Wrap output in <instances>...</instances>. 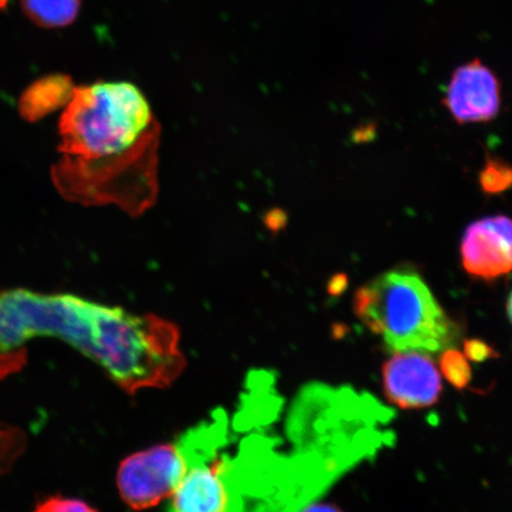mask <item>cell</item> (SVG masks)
Masks as SVG:
<instances>
[{"label": "cell", "mask_w": 512, "mask_h": 512, "mask_svg": "<svg viewBox=\"0 0 512 512\" xmlns=\"http://www.w3.org/2000/svg\"><path fill=\"white\" fill-rule=\"evenodd\" d=\"M32 512H98L91 505L75 498L61 496L50 497L46 501L37 504Z\"/></svg>", "instance_id": "12"}, {"label": "cell", "mask_w": 512, "mask_h": 512, "mask_svg": "<svg viewBox=\"0 0 512 512\" xmlns=\"http://www.w3.org/2000/svg\"><path fill=\"white\" fill-rule=\"evenodd\" d=\"M233 413L219 408L176 446L183 471L168 512H302L382 448L360 402L312 383L286 408L273 374H251Z\"/></svg>", "instance_id": "1"}, {"label": "cell", "mask_w": 512, "mask_h": 512, "mask_svg": "<svg viewBox=\"0 0 512 512\" xmlns=\"http://www.w3.org/2000/svg\"><path fill=\"white\" fill-rule=\"evenodd\" d=\"M25 15L38 27H68L79 16L81 0H21Z\"/></svg>", "instance_id": "8"}, {"label": "cell", "mask_w": 512, "mask_h": 512, "mask_svg": "<svg viewBox=\"0 0 512 512\" xmlns=\"http://www.w3.org/2000/svg\"><path fill=\"white\" fill-rule=\"evenodd\" d=\"M182 471L176 444L159 445L133 454L119 467L120 496L133 510L156 507L174 494Z\"/></svg>", "instance_id": "4"}, {"label": "cell", "mask_w": 512, "mask_h": 512, "mask_svg": "<svg viewBox=\"0 0 512 512\" xmlns=\"http://www.w3.org/2000/svg\"><path fill=\"white\" fill-rule=\"evenodd\" d=\"M25 447V435L18 428L0 425V475L8 472Z\"/></svg>", "instance_id": "11"}, {"label": "cell", "mask_w": 512, "mask_h": 512, "mask_svg": "<svg viewBox=\"0 0 512 512\" xmlns=\"http://www.w3.org/2000/svg\"><path fill=\"white\" fill-rule=\"evenodd\" d=\"M354 311L390 350L437 354L454 341L456 328L420 275L383 273L358 288Z\"/></svg>", "instance_id": "3"}, {"label": "cell", "mask_w": 512, "mask_h": 512, "mask_svg": "<svg viewBox=\"0 0 512 512\" xmlns=\"http://www.w3.org/2000/svg\"><path fill=\"white\" fill-rule=\"evenodd\" d=\"M382 376L387 399L403 409L431 407L443 390L439 370L425 352H396L384 364Z\"/></svg>", "instance_id": "6"}, {"label": "cell", "mask_w": 512, "mask_h": 512, "mask_svg": "<svg viewBox=\"0 0 512 512\" xmlns=\"http://www.w3.org/2000/svg\"><path fill=\"white\" fill-rule=\"evenodd\" d=\"M63 153L55 179L73 200L142 213L157 195L159 125L130 82L73 89L60 121Z\"/></svg>", "instance_id": "2"}, {"label": "cell", "mask_w": 512, "mask_h": 512, "mask_svg": "<svg viewBox=\"0 0 512 512\" xmlns=\"http://www.w3.org/2000/svg\"><path fill=\"white\" fill-rule=\"evenodd\" d=\"M462 259L467 273L492 280L512 271V220L488 217L467 227L462 242Z\"/></svg>", "instance_id": "7"}, {"label": "cell", "mask_w": 512, "mask_h": 512, "mask_svg": "<svg viewBox=\"0 0 512 512\" xmlns=\"http://www.w3.org/2000/svg\"><path fill=\"white\" fill-rule=\"evenodd\" d=\"M479 182L486 194L497 195L512 189V165L499 159H489Z\"/></svg>", "instance_id": "9"}, {"label": "cell", "mask_w": 512, "mask_h": 512, "mask_svg": "<svg viewBox=\"0 0 512 512\" xmlns=\"http://www.w3.org/2000/svg\"><path fill=\"white\" fill-rule=\"evenodd\" d=\"M348 287V278L345 274H337L334 278L331 279L329 284V292L334 294V296H339Z\"/></svg>", "instance_id": "14"}, {"label": "cell", "mask_w": 512, "mask_h": 512, "mask_svg": "<svg viewBox=\"0 0 512 512\" xmlns=\"http://www.w3.org/2000/svg\"><path fill=\"white\" fill-rule=\"evenodd\" d=\"M507 309H508V315H509V317L511 319V322H512V293L510 294V298L508 300Z\"/></svg>", "instance_id": "16"}, {"label": "cell", "mask_w": 512, "mask_h": 512, "mask_svg": "<svg viewBox=\"0 0 512 512\" xmlns=\"http://www.w3.org/2000/svg\"><path fill=\"white\" fill-rule=\"evenodd\" d=\"M440 369L446 380L457 389H464L471 381V367L469 361L458 350H444L440 358Z\"/></svg>", "instance_id": "10"}, {"label": "cell", "mask_w": 512, "mask_h": 512, "mask_svg": "<svg viewBox=\"0 0 512 512\" xmlns=\"http://www.w3.org/2000/svg\"><path fill=\"white\" fill-rule=\"evenodd\" d=\"M502 88L494 70L473 59L453 70L444 105L458 124L485 123L501 110Z\"/></svg>", "instance_id": "5"}, {"label": "cell", "mask_w": 512, "mask_h": 512, "mask_svg": "<svg viewBox=\"0 0 512 512\" xmlns=\"http://www.w3.org/2000/svg\"><path fill=\"white\" fill-rule=\"evenodd\" d=\"M464 355L467 360L484 362L495 356V351L488 344L478 339H469L464 344Z\"/></svg>", "instance_id": "13"}, {"label": "cell", "mask_w": 512, "mask_h": 512, "mask_svg": "<svg viewBox=\"0 0 512 512\" xmlns=\"http://www.w3.org/2000/svg\"><path fill=\"white\" fill-rule=\"evenodd\" d=\"M302 512H341L334 505L329 504H310Z\"/></svg>", "instance_id": "15"}]
</instances>
